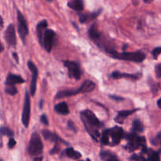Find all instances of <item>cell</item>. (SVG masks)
Here are the masks:
<instances>
[{
  "mask_svg": "<svg viewBox=\"0 0 161 161\" xmlns=\"http://www.w3.org/2000/svg\"><path fill=\"white\" fill-rule=\"evenodd\" d=\"M81 119L86 127L88 133L92 136L95 141H97V138L100 137V133L98 132V129L102 127V124L99 121L97 116L91 110H83L80 113Z\"/></svg>",
  "mask_w": 161,
  "mask_h": 161,
  "instance_id": "obj_1",
  "label": "cell"
},
{
  "mask_svg": "<svg viewBox=\"0 0 161 161\" xmlns=\"http://www.w3.org/2000/svg\"><path fill=\"white\" fill-rule=\"evenodd\" d=\"M124 132L121 127H116L108 129L102 133L101 142L105 146H116L119 144L124 137Z\"/></svg>",
  "mask_w": 161,
  "mask_h": 161,
  "instance_id": "obj_2",
  "label": "cell"
},
{
  "mask_svg": "<svg viewBox=\"0 0 161 161\" xmlns=\"http://www.w3.org/2000/svg\"><path fill=\"white\" fill-rule=\"evenodd\" d=\"M106 51L112 58L115 59L124 60V61H134V62L140 63L143 61L146 58V55L142 51L135 52H123V53H118L116 50L112 49H107Z\"/></svg>",
  "mask_w": 161,
  "mask_h": 161,
  "instance_id": "obj_3",
  "label": "cell"
},
{
  "mask_svg": "<svg viewBox=\"0 0 161 161\" xmlns=\"http://www.w3.org/2000/svg\"><path fill=\"white\" fill-rule=\"evenodd\" d=\"M124 138L127 140V146H126V149L129 151H135L139 148H142V149L147 148L145 137L138 136L135 133H130L125 134Z\"/></svg>",
  "mask_w": 161,
  "mask_h": 161,
  "instance_id": "obj_4",
  "label": "cell"
},
{
  "mask_svg": "<svg viewBox=\"0 0 161 161\" xmlns=\"http://www.w3.org/2000/svg\"><path fill=\"white\" fill-rule=\"evenodd\" d=\"M43 150V146H42V140L40 136L37 132H35L31 135V139L29 141L28 147V152L31 157H38L42 154Z\"/></svg>",
  "mask_w": 161,
  "mask_h": 161,
  "instance_id": "obj_5",
  "label": "cell"
},
{
  "mask_svg": "<svg viewBox=\"0 0 161 161\" xmlns=\"http://www.w3.org/2000/svg\"><path fill=\"white\" fill-rule=\"evenodd\" d=\"M17 22H18L17 29H18L19 36H20V39H21L22 42L25 43L26 37L28 34V28L25 17L19 10H17Z\"/></svg>",
  "mask_w": 161,
  "mask_h": 161,
  "instance_id": "obj_6",
  "label": "cell"
},
{
  "mask_svg": "<svg viewBox=\"0 0 161 161\" xmlns=\"http://www.w3.org/2000/svg\"><path fill=\"white\" fill-rule=\"evenodd\" d=\"M30 115H31V101H30L29 93L27 91L25 97V102H24L23 111H22L21 120L22 124L25 127H28L30 120Z\"/></svg>",
  "mask_w": 161,
  "mask_h": 161,
  "instance_id": "obj_7",
  "label": "cell"
},
{
  "mask_svg": "<svg viewBox=\"0 0 161 161\" xmlns=\"http://www.w3.org/2000/svg\"><path fill=\"white\" fill-rule=\"evenodd\" d=\"M55 39H56V33L54 32V31L51 29H47L44 33L41 45L47 52H50L55 43Z\"/></svg>",
  "mask_w": 161,
  "mask_h": 161,
  "instance_id": "obj_8",
  "label": "cell"
},
{
  "mask_svg": "<svg viewBox=\"0 0 161 161\" xmlns=\"http://www.w3.org/2000/svg\"><path fill=\"white\" fill-rule=\"evenodd\" d=\"M64 66L67 68L69 75L71 78L79 80L81 77V70H80V64L75 61H64Z\"/></svg>",
  "mask_w": 161,
  "mask_h": 161,
  "instance_id": "obj_9",
  "label": "cell"
},
{
  "mask_svg": "<svg viewBox=\"0 0 161 161\" xmlns=\"http://www.w3.org/2000/svg\"><path fill=\"white\" fill-rule=\"evenodd\" d=\"M28 67L30 69L31 72L32 73V76H31V84H30V92H31V96H34L36 94V84H37V79H38V69L36 66V64L32 62V61H29L28 62Z\"/></svg>",
  "mask_w": 161,
  "mask_h": 161,
  "instance_id": "obj_10",
  "label": "cell"
},
{
  "mask_svg": "<svg viewBox=\"0 0 161 161\" xmlns=\"http://www.w3.org/2000/svg\"><path fill=\"white\" fill-rule=\"evenodd\" d=\"M4 39L6 43L10 47H15L17 44V37H16L15 28L14 25H9L6 28L4 33Z\"/></svg>",
  "mask_w": 161,
  "mask_h": 161,
  "instance_id": "obj_11",
  "label": "cell"
},
{
  "mask_svg": "<svg viewBox=\"0 0 161 161\" xmlns=\"http://www.w3.org/2000/svg\"><path fill=\"white\" fill-rule=\"evenodd\" d=\"M25 83V80L21 76L15 74L9 73L6 79V86H15L16 84H20Z\"/></svg>",
  "mask_w": 161,
  "mask_h": 161,
  "instance_id": "obj_12",
  "label": "cell"
},
{
  "mask_svg": "<svg viewBox=\"0 0 161 161\" xmlns=\"http://www.w3.org/2000/svg\"><path fill=\"white\" fill-rule=\"evenodd\" d=\"M111 75L113 79H115V80L126 78V79H130V80H137L139 78H141L142 74L141 73H135V74L122 73V72H117V71H116V72H113Z\"/></svg>",
  "mask_w": 161,
  "mask_h": 161,
  "instance_id": "obj_13",
  "label": "cell"
},
{
  "mask_svg": "<svg viewBox=\"0 0 161 161\" xmlns=\"http://www.w3.org/2000/svg\"><path fill=\"white\" fill-rule=\"evenodd\" d=\"M81 94V90L80 88L79 89H69V90H64V91H61L57 94L56 98H64V97H71V96L76 95V94Z\"/></svg>",
  "mask_w": 161,
  "mask_h": 161,
  "instance_id": "obj_14",
  "label": "cell"
},
{
  "mask_svg": "<svg viewBox=\"0 0 161 161\" xmlns=\"http://www.w3.org/2000/svg\"><path fill=\"white\" fill-rule=\"evenodd\" d=\"M47 21L45 20L39 22V23L37 25V26H36V32H37V36H38V38H39V40L40 43H42L44 33H45V31L47 30Z\"/></svg>",
  "mask_w": 161,
  "mask_h": 161,
  "instance_id": "obj_15",
  "label": "cell"
},
{
  "mask_svg": "<svg viewBox=\"0 0 161 161\" xmlns=\"http://www.w3.org/2000/svg\"><path fill=\"white\" fill-rule=\"evenodd\" d=\"M42 135L43 136V138H45L47 141L52 142H54L55 144H58V142L59 141L63 142L56 134L53 133V132L50 131V130H43L42 131Z\"/></svg>",
  "mask_w": 161,
  "mask_h": 161,
  "instance_id": "obj_16",
  "label": "cell"
},
{
  "mask_svg": "<svg viewBox=\"0 0 161 161\" xmlns=\"http://www.w3.org/2000/svg\"><path fill=\"white\" fill-rule=\"evenodd\" d=\"M137 108L135 109H131V110H124V111H119L118 112V114L116 116V117L115 118V121L119 124H122L124 122V119H126L127 116H130L133 113H135L137 111Z\"/></svg>",
  "mask_w": 161,
  "mask_h": 161,
  "instance_id": "obj_17",
  "label": "cell"
},
{
  "mask_svg": "<svg viewBox=\"0 0 161 161\" xmlns=\"http://www.w3.org/2000/svg\"><path fill=\"white\" fill-rule=\"evenodd\" d=\"M100 157L103 161H119L116 154L106 150L101 151Z\"/></svg>",
  "mask_w": 161,
  "mask_h": 161,
  "instance_id": "obj_18",
  "label": "cell"
},
{
  "mask_svg": "<svg viewBox=\"0 0 161 161\" xmlns=\"http://www.w3.org/2000/svg\"><path fill=\"white\" fill-rule=\"evenodd\" d=\"M54 111L61 115H68L69 113V108L67 103L64 102H60L54 106Z\"/></svg>",
  "mask_w": 161,
  "mask_h": 161,
  "instance_id": "obj_19",
  "label": "cell"
},
{
  "mask_svg": "<svg viewBox=\"0 0 161 161\" xmlns=\"http://www.w3.org/2000/svg\"><path fill=\"white\" fill-rule=\"evenodd\" d=\"M80 90H81V93H89L91 92L95 89V83H93L91 80H85L83 83V84L80 86Z\"/></svg>",
  "mask_w": 161,
  "mask_h": 161,
  "instance_id": "obj_20",
  "label": "cell"
},
{
  "mask_svg": "<svg viewBox=\"0 0 161 161\" xmlns=\"http://www.w3.org/2000/svg\"><path fill=\"white\" fill-rule=\"evenodd\" d=\"M142 153H146L148 155V161H160V155L159 153L155 152L153 149H142Z\"/></svg>",
  "mask_w": 161,
  "mask_h": 161,
  "instance_id": "obj_21",
  "label": "cell"
},
{
  "mask_svg": "<svg viewBox=\"0 0 161 161\" xmlns=\"http://www.w3.org/2000/svg\"><path fill=\"white\" fill-rule=\"evenodd\" d=\"M68 6L73 10L80 12L83 9V0H72L68 3Z\"/></svg>",
  "mask_w": 161,
  "mask_h": 161,
  "instance_id": "obj_22",
  "label": "cell"
},
{
  "mask_svg": "<svg viewBox=\"0 0 161 161\" xmlns=\"http://www.w3.org/2000/svg\"><path fill=\"white\" fill-rule=\"evenodd\" d=\"M100 13H101V10H98L95 13H93V14H81V15L80 16V21L81 22V23L88 22L89 20H93V19H94L95 17H97V16L99 15V14H100Z\"/></svg>",
  "mask_w": 161,
  "mask_h": 161,
  "instance_id": "obj_23",
  "label": "cell"
},
{
  "mask_svg": "<svg viewBox=\"0 0 161 161\" xmlns=\"http://www.w3.org/2000/svg\"><path fill=\"white\" fill-rule=\"evenodd\" d=\"M144 130V126L143 124L139 120V119H135L132 123V131L133 133H139Z\"/></svg>",
  "mask_w": 161,
  "mask_h": 161,
  "instance_id": "obj_24",
  "label": "cell"
},
{
  "mask_svg": "<svg viewBox=\"0 0 161 161\" xmlns=\"http://www.w3.org/2000/svg\"><path fill=\"white\" fill-rule=\"evenodd\" d=\"M65 154L68 157L73 160H78V159L81 158L82 155L80 152L76 150H74L72 148H69L65 150Z\"/></svg>",
  "mask_w": 161,
  "mask_h": 161,
  "instance_id": "obj_25",
  "label": "cell"
},
{
  "mask_svg": "<svg viewBox=\"0 0 161 161\" xmlns=\"http://www.w3.org/2000/svg\"><path fill=\"white\" fill-rule=\"evenodd\" d=\"M89 36L90 37H91L92 39H94V40H97V39H100L101 34L100 32H99L98 29L97 28V26H96L95 24L91 25V27L90 28Z\"/></svg>",
  "mask_w": 161,
  "mask_h": 161,
  "instance_id": "obj_26",
  "label": "cell"
},
{
  "mask_svg": "<svg viewBox=\"0 0 161 161\" xmlns=\"http://www.w3.org/2000/svg\"><path fill=\"white\" fill-rule=\"evenodd\" d=\"M0 135L3 136L9 137V138H13L14 135V131L7 127H0Z\"/></svg>",
  "mask_w": 161,
  "mask_h": 161,
  "instance_id": "obj_27",
  "label": "cell"
},
{
  "mask_svg": "<svg viewBox=\"0 0 161 161\" xmlns=\"http://www.w3.org/2000/svg\"><path fill=\"white\" fill-rule=\"evenodd\" d=\"M5 91H6V94L13 96L17 94V90L15 87V86H6V87L5 88Z\"/></svg>",
  "mask_w": 161,
  "mask_h": 161,
  "instance_id": "obj_28",
  "label": "cell"
},
{
  "mask_svg": "<svg viewBox=\"0 0 161 161\" xmlns=\"http://www.w3.org/2000/svg\"><path fill=\"white\" fill-rule=\"evenodd\" d=\"M151 142L154 146H159L161 145V131L159 132L157 135V136L153 138V139L151 140Z\"/></svg>",
  "mask_w": 161,
  "mask_h": 161,
  "instance_id": "obj_29",
  "label": "cell"
},
{
  "mask_svg": "<svg viewBox=\"0 0 161 161\" xmlns=\"http://www.w3.org/2000/svg\"><path fill=\"white\" fill-rule=\"evenodd\" d=\"M16 143H17V142H16L15 139H14V138H9V142H8V148H9V149H14V146H16Z\"/></svg>",
  "mask_w": 161,
  "mask_h": 161,
  "instance_id": "obj_30",
  "label": "cell"
},
{
  "mask_svg": "<svg viewBox=\"0 0 161 161\" xmlns=\"http://www.w3.org/2000/svg\"><path fill=\"white\" fill-rule=\"evenodd\" d=\"M154 58H157V57L161 53V47H157V48L154 49L152 52Z\"/></svg>",
  "mask_w": 161,
  "mask_h": 161,
  "instance_id": "obj_31",
  "label": "cell"
},
{
  "mask_svg": "<svg viewBox=\"0 0 161 161\" xmlns=\"http://www.w3.org/2000/svg\"><path fill=\"white\" fill-rule=\"evenodd\" d=\"M40 121H41V123H42V124H45V125H48L49 124L48 119H47V116L44 114L42 115V116H40Z\"/></svg>",
  "mask_w": 161,
  "mask_h": 161,
  "instance_id": "obj_32",
  "label": "cell"
},
{
  "mask_svg": "<svg viewBox=\"0 0 161 161\" xmlns=\"http://www.w3.org/2000/svg\"><path fill=\"white\" fill-rule=\"evenodd\" d=\"M68 127H69L70 130H73V131H76V128H75V124H73V122H72V120H69V122H68Z\"/></svg>",
  "mask_w": 161,
  "mask_h": 161,
  "instance_id": "obj_33",
  "label": "cell"
},
{
  "mask_svg": "<svg viewBox=\"0 0 161 161\" xmlns=\"http://www.w3.org/2000/svg\"><path fill=\"white\" fill-rule=\"evenodd\" d=\"M156 73L158 77L161 78V64H158V65L156 67Z\"/></svg>",
  "mask_w": 161,
  "mask_h": 161,
  "instance_id": "obj_34",
  "label": "cell"
},
{
  "mask_svg": "<svg viewBox=\"0 0 161 161\" xmlns=\"http://www.w3.org/2000/svg\"><path fill=\"white\" fill-rule=\"evenodd\" d=\"M59 147H58V145L56 144L55 145L54 147L53 148V149H52L51 151H50V154H54L56 153H58V151H59Z\"/></svg>",
  "mask_w": 161,
  "mask_h": 161,
  "instance_id": "obj_35",
  "label": "cell"
},
{
  "mask_svg": "<svg viewBox=\"0 0 161 161\" xmlns=\"http://www.w3.org/2000/svg\"><path fill=\"white\" fill-rule=\"evenodd\" d=\"M13 57H14V58L15 59L16 62L18 63L19 62V58H18V56H17V53H15V52H14V53H13Z\"/></svg>",
  "mask_w": 161,
  "mask_h": 161,
  "instance_id": "obj_36",
  "label": "cell"
},
{
  "mask_svg": "<svg viewBox=\"0 0 161 161\" xmlns=\"http://www.w3.org/2000/svg\"><path fill=\"white\" fill-rule=\"evenodd\" d=\"M3 27V18H2L1 16H0V29H1Z\"/></svg>",
  "mask_w": 161,
  "mask_h": 161,
  "instance_id": "obj_37",
  "label": "cell"
},
{
  "mask_svg": "<svg viewBox=\"0 0 161 161\" xmlns=\"http://www.w3.org/2000/svg\"><path fill=\"white\" fill-rule=\"evenodd\" d=\"M42 157H37L35 158L34 161H42Z\"/></svg>",
  "mask_w": 161,
  "mask_h": 161,
  "instance_id": "obj_38",
  "label": "cell"
},
{
  "mask_svg": "<svg viewBox=\"0 0 161 161\" xmlns=\"http://www.w3.org/2000/svg\"><path fill=\"white\" fill-rule=\"evenodd\" d=\"M111 97L113 99H116V100H123V98H121V97H116V96H111Z\"/></svg>",
  "mask_w": 161,
  "mask_h": 161,
  "instance_id": "obj_39",
  "label": "cell"
},
{
  "mask_svg": "<svg viewBox=\"0 0 161 161\" xmlns=\"http://www.w3.org/2000/svg\"><path fill=\"white\" fill-rule=\"evenodd\" d=\"M3 50H4V47H3V44H2L1 42H0V53H2V52L3 51Z\"/></svg>",
  "mask_w": 161,
  "mask_h": 161,
  "instance_id": "obj_40",
  "label": "cell"
},
{
  "mask_svg": "<svg viewBox=\"0 0 161 161\" xmlns=\"http://www.w3.org/2000/svg\"><path fill=\"white\" fill-rule=\"evenodd\" d=\"M157 105L159 106V108H161V97L160 99H159L158 101H157Z\"/></svg>",
  "mask_w": 161,
  "mask_h": 161,
  "instance_id": "obj_41",
  "label": "cell"
},
{
  "mask_svg": "<svg viewBox=\"0 0 161 161\" xmlns=\"http://www.w3.org/2000/svg\"><path fill=\"white\" fill-rule=\"evenodd\" d=\"M42 103H43V100H41L40 103H39V108H40V109L42 108Z\"/></svg>",
  "mask_w": 161,
  "mask_h": 161,
  "instance_id": "obj_42",
  "label": "cell"
},
{
  "mask_svg": "<svg viewBox=\"0 0 161 161\" xmlns=\"http://www.w3.org/2000/svg\"><path fill=\"white\" fill-rule=\"evenodd\" d=\"M153 1V0H144V2L146 3H151Z\"/></svg>",
  "mask_w": 161,
  "mask_h": 161,
  "instance_id": "obj_43",
  "label": "cell"
},
{
  "mask_svg": "<svg viewBox=\"0 0 161 161\" xmlns=\"http://www.w3.org/2000/svg\"><path fill=\"white\" fill-rule=\"evenodd\" d=\"M47 2H52V0H47Z\"/></svg>",
  "mask_w": 161,
  "mask_h": 161,
  "instance_id": "obj_44",
  "label": "cell"
},
{
  "mask_svg": "<svg viewBox=\"0 0 161 161\" xmlns=\"http://www.w3.org/2000/svg\"><path fill=\"white\" fill-rule=\"evenodd\" d=\"M0 161H3V160H0Z\"/></svg>",
  "mask_w": 161,
  "mask_h": 161,
  "instance_id": "obj_45",
  "label": "cell"
},
{
  "mask_svg": "<svg viewBox=\"0 0 161 161\" xmlns=\"http://www.w3.org/2000/svg\"><path fill=\"white\" fill-rule=\"evenodd\" d=\"M80 161H83V160H80Z\"/></svg>",
  "mask_w": 161,
  "mask_h": 161,
  "instance_id": "obj_46",
  "label": "cell"
},
{
  "mask_svg": "<svg viewBox=\"0 0 161 161\" xmlns=\"http://www.w3.org/2000/svg\"><path fill=\"white\" fill-rule=\"evenodd\" d=\"M88 161H90V160H88Z\"/></svg>",
  "mask_w": 161,
  "mask_h": 161,
  "instance_id": "obj_47",
  "label": "cell"
}]
</instances>
